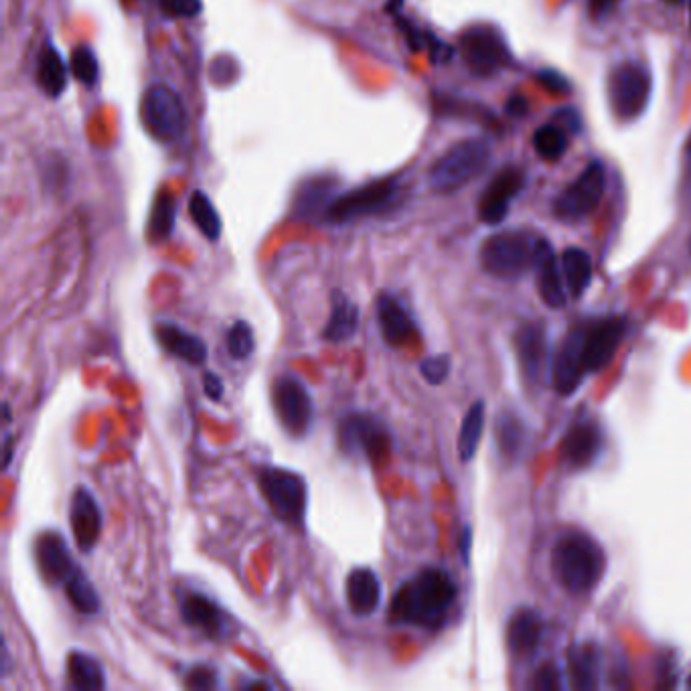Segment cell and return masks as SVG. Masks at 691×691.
Wrapping results in <instances>:
<instances>
[{
	"mask_svg": "<svg viewBox=\"0 0 691 691\" xmlns=\"http://www.w3.org/2000/svg\"><path fill=\"white\" fill-rule=\"evenodd\" d=\"M339 450L351 458L381 465L392 452V432L388 424L371 412H351L337 426Z\"/></svg>",
	"mask_w": 691,
	"mask_h": 691,
	"instance_id": "obj_4",
	"label": "cell"
},
{
	"mask_svg": "<svg viewBox=\"0 0 691 691\" xmlns=\"http://www.w3.org/2000/svg\"><path fill=\"white\" fill-rule=\"evenodd\" d=\"M687 687H689V689H691V675H689V677H687Z\"/></svg>",
	"mask_w": 691,
	"mask_h": 691,
	"instance_id": "obj_55",
	"label": "cell"
},
{
	"mask_svg": "<svg viewBox=\"0 0 691 691\" xmlns=\"http://www.w3.org/2000/svg\"><path fill=\"white\" fill-rule=\"evenodd\" d=\"M225 343H227V353L232 359L244 361V359L252 357L256 351V335H254L252 325L244 319L236 321L232 327L227 329Z\"/></svg>",
	"mask_w": 691,
	"mask_h": 691,
	"instance_id": "obj_38",
	"label": "cell"
},
{
	"mask_svg": "<svg viewBox=\"0 0 691 691\" xmlns=\"http://www.w3.org/2000/svg\"><path fill=\"white\" fill-rule=\"evenodd\" d=\"M155 337H157L159 345L171 357L181 359L193 367L207 363V357H209L207 343L199 335H195V333H191V331H187L175 323L161 321L155 327Z\"/></svg>",
	"mask_w": 691,
	"mask_h": 691,
	"instance_id": "obj_24",
	"label": "cell"
},
{
	"mask_svg": "<svg viewBox=\"0 0 691 691\" xmlns=\"http://www.w3.org/2000/svg\"><path fill=\"white\" fill-rule=\"evenodd\" d=\"M61 588L65 590V598L73 606V610L84 614V617H96L102 610V598L80 566L65 580Z\"/></svg>",
	"mask_w": 691,
	"mask_h": 691,
	"instance_id": "obj_30",
	"label": "cell"
},
{
	"mask_svg": "<svg viewBox=\"0 0 691 691\" xmlns=\"http://www.w3.org/2000/svg\"><path fill=\"white\" fill-rule=\"evenodd\" d=\"M537 242H540V238L531 236L529 232H521V229L495 234L481 246V266L487 274L501 280L519 278L533 268Z\"/></svg>",
	"mask_w": 691,
	"mask_h": 691,
	"instance_id": "obj_6",
	"label": "cell"
},
{
	"mask_svg": "<svg viewBox=\"0 0 691 691\" xmlns=\"http://www.w3.org/2000/svg\"><path fill=\"white\" fill-rule=\"evenodd\" d=\"M183 685L187 689H219V687H223L219 671L213 665H207V663L193 665L183 675Z\"/></svg>",
	"mask_w": 691,
	"mask_h": 691,
	"instance_id": "obj_40",
	"label": "cell"
},
{
	"mask_svg": "<svg viewBox=\"0 0 691 691\" xmlns=\"http://www.w3.org/2000/svg\"><path fill=\"white\" fill-rule=\"evenodd\" d=\"M491 161V146L485 138L456 142L434 163L430 185L436 193H454L477 179Z\"/></svg>",
	"mask_w": 691,
	"mask_h": 691,
	"instance_id": "obj_3",
	"label": "cell"
},
{
	"mask_svg": "<svg viewBox=\"0 0 691 691\" xmlns=\"http://www.w3.org/2000/svg\"><path fill=\"white\" fill-rule=\"evenodd\" d=\"M375 311H377V325L386 345L400 349V347L412 345L418 339L420 329L412 313L408 311V306L396 294L392 292L379 294Z\"/></svg>",
	"mask_w": 691,
	"mask_h": 691,
	"instance_id": "obj_18",
	"label": "cell"
},
{
	"mask_svg": "<svg viewBox=\"0 0 691 691\" xmlns=\"http://www.w3.org/2000/svg\"><path fill=\"white\" fill-rule=\"evenodd\" d=\"M175 219H177V209H175V199L171 193H161L152 207L150 221H148V236L152 242H163L171 238L175 229Z\"/></svg>",
	"mask_w": 691,
	"mask_h": 691,
	"instance_id": "obj_35",
	"label": "cell"
},
{
	"mask_svg": "<svg viewBox=\"0 0 691 691\" xmlns=\"http://www.w3.org/2000/svg\"><path fill=\"white\" fill-rule=\"evenodd\" d=\"M242 687H244V689H250V687H268V689H270L272 685H270L268 681H262V679H254V681H244V683H242Z\"/></svg>",
	"mask_w": 691,
	"mask_h": 691,
	"instance_id": "obj_51",
	"label": "cell"
},
{
	"mask_svg": "<svg viewBox=\"0 0 691 691\" xmlns=\"http://www.w3.org/2000/svg\"><path fill=\"white\" fill-rule=\"evenodd\" d=\"M142 120L159 142H175L185 130L181 98L167 86H152L142 100Z\"/></svg>",
	"mask_w": 691,
	"mask_h": 691,
	"instance_id": "obj_12",
	"label": "cell"
},
{
	"mask_svg": "<svg viewBox=\"0 0 691 691\" xmlns=\"http://www.w3.org/2000/svg\"><path fill=\"white\" fill-rule=\"evenodd\" d=\"M537 82H540L544 88H548L554 94H566L570 90L568 80L564 78V75H560L558 71H552V69H544V71L537 73Z\"/></svg>",
	"mask_w": 691,
	"mask_h": 691,
	"instance_id": "obj_44",
	"label": "cell"
},
{
	"mask_svg": "<svg viewBox=\"0 0 691 691\" xmlns=\"http://www.w3.org/2000/svg\"><path fill=\"white\" fill-rule=\"evenodd\" d=\"M606 189V171L600 163H590L570 187H566L554 201V215L560 221L576 223L590 217Z\"/></svg>",
	"mask_w": 691,
	"mask_h": 691,
	"instance_id": "obj_10",
	"label": "cell"
},
{
	"mask_svg": "<svg viewBox=\"0 0 691 691\" xmlns=\"http://www.w3.org/2000/svg\"><path fill=\"white\" fill-rule=\"evenodd\" d=\"M33 558L39 576L49 586H63L65 580L78 570L65 537L59 531H41L33 542Z\"/></svg>",
	"mask_w": 691,
	"mask_h": 691,
	"instance_id": "obj_15",
	"label": "cell"
},
{
	"mask_svg": "<svg viewBox=\"0 0 691 691\" xmlns=\"http://www.w3.org/2000/svg\"><path fill=\"white\" fill-rule=\"evenodd\" d=\"M604 572L600 544L582 531L564 533L552 550V574L570 594L590 592Z\"/></svg>",
	"mask_w": 691,
	"mask_h": 691,
	"instance_id": "obj_2",
	"label": "cell"
},
{
	"mask_svg": "<svg viewBox=\"0 0 691 691\" xmlns=\"http://www.w3.org/2000/svg\"><path fill=\"white\" fill-rule=\"evenodd\" d=\"M515 351L519 367L529 383L542 379L546 367V331L540 323H523L515 331Z\"/></svg>",
	"mask_w": 691,
	"mask_h": 691,
	"instance_id": "obj_22",
	"label": "cell"
},
{
	"mask_svg": "<svg viewBox=\"0 0 691 691\" xmlns=\"http://www.w3.org/2000/svg\"><path fill=\"white\" fill-rule=\"evenodd\" d=\"M471 544H473V531L469 525H465L463 533H460V556H463V562L467 566L471 562Z\"/></svg>",
	"mask_w": 691,
	"mask_h": 691,
	"instance_id": "obj_46",
	"label": "cell"
},
{
	"mask_svg": "<svg viewBox=\"0 0 691 691\" xmlns=\"http://www.w3.org/2000/svg\"><path fill=\"white\" fill-rule=\"evenodd\" d=\"M533 689H540V691H554L562 687V673L554 663H548L544 667L537 669V673L533 675Z\"/></svg>",
	"mask_w": 691,
	"mask_h": 691,
	"instance_id": "obj_42",
	"label": "cell"
},
{
	"mask_svg": "<svg viewBox=\"0 0 691 691\" xmlns=\"http://www.w3.org/2000/svg\"><path fill=\"white\" fill-rule=\"evenodd\" d=\"M67 683L78 691H102L108 687L104 665L86 651H71L67 655Z\"/></svg>",
	"mask_w": 691,
	"mask_h": 691,
	"instance_id": "obj_27",
	"label": "cell"
},
{
	"mask_svg": "<svg viewBox=\"0 0 691 691\" xmlns=\"http://www.w3.org/2000/svg\"><path fill=\"white\" fill-rule=\"evenodd\" d=\"M562 274L566 286L574 298H580L592 280L590 256L580 248H568L562 252Z\"/></svg>",
	"mask_w": 691,
	"mask_h": 691,
	"instance_id": "obj_33",
	"label": "cell"
},
{
	"mask_svg": "<svg viewBox=\"0 0 691 691\" xmlns=\"http://www.w3.org/2000/svg\"><path fill=\"white\" fill-rule=\"evenodd\" d=\"M398 199V185L394 181L367 183L349 193L337 195L327 209L325 219L329 223H349L361 217H369L381 211H388Z\"/></svg>",
	"mask_w": 691,
	"mask_h": 691,
	"instance_id": "obj_11",
	"label": "cell"
},
{
	"mask_svg": "<svg viewBox=\"0 0 691 691\" xmlns=\"http://www.w3.org/2000/svg\"><path fill=\"white\" fill-rule=\"evenodd\" d=\"M651 75L645 65L625 61L614 67L608 75V100L619 120H637L651 100Z\"/></svg>",
	"mask_w": 691,
	"mask_h": 691,
	"instance_id": "obj_7",
	"label": "cell"
},
{
	"mask_svg": "<svg viewBox=\"0 0 691 691\" xmlns=\"http://www.w3.org/2000/svg\"><path fill=\"white\" fill-rule=\"evenodd\" d=\"M497 444L507 458H517L525 448V426L509 412H503L497 420Z\"/></svg>",
	"mask_w": 691,
	"mask_h": 691,
	"instance_id": "obj_37",
	"label": "cell"
},
{
	"mask_svg": "<svg viewBox=\"0 0 691 691\" xmlns=\"http://www.w3.org/2000/svg\"><path fill=\"white\" fill-rule=\"evenodd\" d=\"M71 73L86 86H94L98 80V59L90 47H78L71 53Z\"/></svg>",
	"mask_w": 691,
	"mask_h": 691,
	"instance_id": "obj_39",
	"label": "cell"
},
{
	"mask_svg": "<svg viewBox=\"0 0 691 691\" xmlns=\"http://www.w3.org/2000/svg\"><path fill=\"white\" fill-rule=\"evenodd\" d=\"M568 671L574 687L596 689L600 671V651L594 643L572 645L568 651Z\"/></svg>",
	"mask_w": 691,
	"mask_h": 691,
	"instance_id": "obj_29",
	"label": "cell"
},
{
	"mask_svg": "<svg viewBox=\"0 0 691 691\" xmlns=\"http://www.w3.org/2000/svg\"><path fill=\"white\" fill-rule=\"evenodd\" d=\"M161 5L171 17H197L203 9V0H161Z\"/></svg>",
	"mask_w": 691,
	"mask_h": 691,
	"instance_id": "obj_43",
	"label": "cell"
},
{
	"mask_svg": "<svg viewBox=\"0 0 691 691\" xmlns=\"http://www.w3.org/2000/svg\"><path fill=\"white\" fill-rule=\"evenodd\" d=\"M189 215L193 219V223L199 227V232L209 240V242H217L221 236V217L215 209V205L211 203V199L207 197V193L203 191H193L189 197Z\"/></svg>",
	"mask_w": 691,
	"mask_h": 691,
	"instance_id": "obj_34",
	"label": "cell"
},
{
	"mask_svg": "<svg viewBox=\"0 0 691 691\" xmlns=\"http://www.w3.org/2000/svg\"><path fill=\"white\" fill-rule=\"evenodd\" d=\"M458 586L442 568H422L406 580L390 602L388 621L398 627L438 631L452 610Z\"/></svg>",
	"mask_w": 691,
	"mask_h": 691,
	"instance_id": "obj_1",
	"label": "cell"
},
{
	"mask_svg": "<svg viewBox=\"0 0 691 691\" xmlns=\"http://www.w3.org/2000/svg\"><path fill=\"white\" fill-rule=\"evenodd\" d=\"M3 418H5V428L13 422V416H11V404L9 402H5L3 404Z\"/></svg>",
	"mask_w": 691,
	"mask_h": 691,
	"instance_id": "obj_52",
	"label": "cell"
},
{
	"mask_svg": "<svg viewBox=\"0 0 691 691\" xmlns=\"http://www.w3.org/2000/svg\"><path fill=\"white\" fill-rule=\"evenodd\" d=\"M564 463L574 469L590 467L602 452V430L592 418L574 422L562 440Z\"/></svg>",
	"mask_w": 691,
	"mask_h": 691,
	"instance_id": "obj_20",
	"label": "cell"
},
{
	"mask_svg": "<svg viewBox=\"0 0 691 691\" xmlns=\"http://www.w3.org/2000/svg\"><path fill=\"white\" fill-rule=\"evenodd\" d=\"M485 402L477 400L469 412L465 414L463 424H460V434H458V458L463 463H471L479 450V442L485 432Z\"/></svg>",
	"mask_w": 691,
	"mask_h": 691,
	"instance_id": "obj_31",
	"label": "cell"
},
{
	"mask_svg": "<svg viewBox=\"0 0 691 691\" xmlns=\"http://www.w3.org/2000/svg\"><path fill=\"white\" fill-rule=\"evenodd\" d=\"M667 3L669 5H679V3H683V0H667Z\"/></svg>",
	"mask_w": 691,
	"mask_h": 691,
	"instance_id": "obj_54",
	"label": "cell"
},
{
	"mask_svg": "<svg viewBox=\"0 0 691 691\" xmlns=\"http://www.w3.org/2000/svg\"><path fill=\"white\" fill-rule=\"evenodd\" d=\"M345 598L349 604V610L359 619L371 617L373 612L381 606L383 588L381 580L375 570L359 566L353 568L345 580Z\"/></svg>",
	"mask_w": 691,
	"mask_h": 691,
	"instance_id": "obj_23",
	"label": "cell"
},
{
	"mask_svg": "<svg viewBox=\"0 0 691 691\" xmlns=\"http://www.w3.org/2000/svg\"><path fill=\"white\" fill-rule=\"evenodd\" d=\"M15 436L5 428V434H3V450H5V458H3V469L9 471L11 463H13V454H15Z\"/></svg>",
	"mask_w": 691,
	"mask_h": 691,
	"instance_id": "obj_48",
	"label": "cell"
},
{
	"mask_svg": "<svg viewBox=\"0 0 691 691\" xmlns=\"http://www.w3.org/2000/svg\"><path fill=\"white\" fill-rule=\"evenodd\" d=\"M179 614L181 621L189 629L197 631L201 637L215 643L227 641L238 629L232 614H229L213 596L199 590L181 592Z\"/></svg>",
	"mask_w": 691,
	"mask_h": 691,
	"instance_id": "obj_9",
	"label": "cell"
},
{
	"mask_svg": "<svg viewBox=\"0 0 691 691\" xmlns=\"http://www.w3.org/2000/svg\"><path fill=\"white\" fill-rule=\"evenodd\" d=\"M272 406L284 432L292 438H304L315 424V402L302 379L284 373L274 379Z\"/></svg>",
	"mask_w": 691,
	"mask_h": 691,
	"instance_id": "obj_8",
	"label": "cell"
},
{
	"mask_svg": "<svg viewBox=\"0 0 691 691\" xmlns=\"http://www.w3.org/2000/svg\"><path fill=\"white\" fill-rule=\"evenodd\" d=\"M69 527L78 550L84 554H92L102 537L104 513L96 495L84 485H80L71 495Z\"/></svg>",
	"mask_w": 691,
	"mask_h": 691,
	"instance_id": "obj_14",
	"label": "cell"
},
{
	"mask_svg": "<svg viewBox=\"0 0 691 691\" xmlns=\"http://www.w3.org/2000/svg\"><path fill=\"white\" fill-rule=\"evenodd\" d=\"M450 367H452L450 355H446V353L432 355L420 363V375L430 383V386H440V383H444L448 379Z\"/></svg>",
	"mask_w": 691,
	"mask_h": 691,
	"instance_id": "obj_41",
	"label": "cell"
},
{
	"mask_svg": "<svg viewBox=\"0 0 691 691\" xmlns=\"http://www.w3.org/2000/svg\"><path fill=\"white\" fill-rule=\"evenodd\" d=\"M627 333V321L621 317H608L590 325H584V367L586 373H598L604 369Z\"/></svg>",
	"mask_w": 691,
	"mask_h": 691,
	"instance_id": "obj_17",
	"label": "cell"
},
{
	"mask_svg": "<svg viewBox=\"0 0 691 691\" xmlns=\"http://www.w3.org/2000/svg\"><path fill=\"white\" fill-rule=\"evenodd\" d=\"M687 155H689V159H691V136H689V140H687Z\"/></svg>",
	"mask_w": 691,
	"mask_h": 691,
	"instance_id": "obj_53",
	"label": "cell"
},
{
	"mask_svg": "<svg viewBox=\"0 0 691 691\" xmlns=\"http://www.w3.org/2000/svg\"><path fill=\"white\" fill-rule=\"evenodd\" d=\"M552 386L560 396H572L588 375L584 367V325L574 327L560 343L552 361Z\"/></svg>",
	"mask_w": 691,
	"mask_h": 691,
	"instance_id": "obj_16",
	"label": "cell"
},
{
	"mask_svg": "<svg viewBox=\"0 0 691 691\" xmlns=\"http://www.w3.org/2000/svg\"><path fill=\"white\" fill-rule=\"evenodd\" d=\"M37 86L49 98H59L67 88V65L59 49L47 41L37 57Z\"/></svg>",
	"mask_w": 691,
	"mask_h": 691,
	"instance_id": "obj_28",
	"label": "cell"
},
{
	"mask_svg": "<svg viewBox=\"0 0 691 691\" xmlns=\"http://www.w3.org/2000/svg\"><path fill=\"white\" fill-rule=\"evenodd\" d=\"M619 0H588V9L594 17H602L617 7Z\"/></svg>",
	"mask_w": 691,
	"mask_h": 691,
	"instance_id": "obj_47",
	"label": "cell"
},
{
	"mask_svg": "<svg viewBox=\"0 0 691 691\" xmlns=\"http://www.w3.org/2000/svg\"><path fill=\"white\" fill-rule=\"evenodd\" d=\"M203 392L213 402H219L225 396L223 379L215 371H205V375H203Z\"/></svg>",
	"mask_w": 691,
	"mask_h": 691,
	"instance_id": "obj_45",
	"label": "cell"
},
{
	"mask_svg": "<svg viewBox=\"0 0 691 691\" xmlns=\"http://www.w3.org/2000/svg\"><path fill=\"white\" fill-rule=\"evenodd\" d=\"M460 55L479 78H489L509 63L503 37L487 25H475L460 35Z\"/></svg>",
	"mask_w": 691,
	"mask_h": 691,
	"instance_id": "obj_13",
	"label": "cell"
},
{
	"mask_svg": "<svg viewBox=\"0 0 691 691\" xmlns=\"http://www.w3.org/2000/svg\"><path fill=\"white\" fill-rule=\"evenodd\" d=\"M505 110H507V114H509V116H513V118H521V116L527 112V102H525L521 96H513V98H509V102H507Z\"/></svg>",
	"mask_w": 691,
	"mask_h": 691,
	"instance_id": "obj_49",
	"label": "cell"
},
{
	"mask_svg": "<svg viewBox=\"0 0 691 691\" xmlns=\"http://www.w3.org/2000/svg\"><path fill=\"white\" fill-rule=\"evenodd\" d=\"M523 187H525L523 171L515 167H507L499 171L481 197V203H479L481 219L487 225H499L507 217L511 201L521 193Z\"/></svg>",
	"mask_w": 691,
	"mask_h": 691,
	"instance_id": "obj_19",
	"label": "cell"
},
{
	"mask_svg": "<svg viewBox=\"0 0 691 691\" xmlns=\"http://www.w3.org/2000/svg\"><path fill=\"white\" fill-rule=\"evenodd\" d=\"M533 146L537 155H540L544 161H550V163L560 161L568 150V134L558 124L540 126L533 134Z\"/></svg>",
	"mask_w": 691,
	"mask_h": 691,
	"instance_id": "obj_36",
	"label": "cell"
},
{
	"mask_svg": "<svg viewBox=\"0 0 691 691\" xmlns=\"http://www.w3.org/2000/svg\"><path fill=\"white\" fill-rule=\"evenodd\" d=\"M544 635V621L531 608H519L507 625V645L513 655H531L540 647Z\"/></svg>",
	"mask_w": 691,
	"mask_h": 691,
	"instance_id": "obj_26",
	"label": "cell"
},
{
	"mask_svg": "<svg viewBox=\"0 0 691 691\" xmlns=\"http://www.w3.org/2000/svg\"><path fill=\"white\" fill-rule=\"evenodd\" d=\"M689 13H691V0H689Z\"/></svg>",
	"mask_w": 691,
	"mask_h": 691,
	"instance_id": "obj_56",
	"label": "cell"
},
{
	"mask_svg": "<svg viewBox=\"0 0 691 691\" xmlns=\"http://www.w3.org/2000/svg\"><path fill=\"white\" fill-rule=\"evenodd\" d=\"M359 323H361L359 306L343 290H335L331 296V313L323 329V339L335 345L347 343L357 335Z\"/></svg>",
	"mask_w": 691,
	"mask_h": 691,
	"instance_id": "obj_25",
	"label": "cell"
},
{
	"mask_svg": "<svg viewBox=\"0 0 691 691\" xmlns=\"http://www.w3.org/2000/svg\"><path fill=\"white\" fill-rule=\"evenodd\" d=\"M258 487L276 519L292 527L304 525L309 511V485L300 473L284 467H262Z\"/></svg>",
	"mask_w": 691,
	"mask_h": 691,
	"instance_id": "obj_5",
	"label": "cell"
},
{
	"mask_svg": "<svg viewBox=\"0 0 691 691\" xmlns=\"http://www.w3.org/2000/svg\"><path fill=\"white\" fill-rule=\"evenodd\" d=\"M333 183L325 181V179H319V181H311V183H306L298 195H296V207H294V213L298 217H304V219H311L315 215H327V209L331 207V203L335 199H329L333 197Z\"/></svg>",
	"mask_w": 691,
	"mask_h": 691,
	"instance_id": "obj_32",
	"label": "cell"
},
{
	"mask_svg": "<svg viewBox=\"0 0 691 691\" xmlns=\"http://www.w3.org/2000/svg\"><path fill=\"white\" fill-rule=\"evenodd\" d=\"M7 671H9V645H7V639H3V669H0V673H3L5 677Z\"/></svg>",
	"mask_w": 691,
	"mask_h": 691,
	"instance_id": "obj_50",
	"label": "cell"
},
{
	"mask_svg": "<svg viewBox=\"0 0 691 691\" xmlns=\"http://www.w3.org/2000/svg\"><path fill=\"white\" fill-rule=\"evenodd\" d=\"M533 270H535L537 292H540L542 300L550 306V309H564L566 306V286L562 280L560 262H558L556 252L548 240L540 238V242H537Z\"/></svg>",
	"mask_w": 691,
	"mask_h": 691,
	"instance_id": "obj_21",
	"label": "cell"
}]
</instances>
